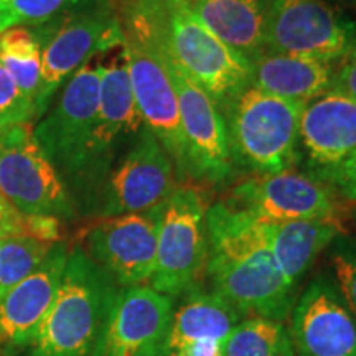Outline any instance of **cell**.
<instances>
[{
	"label": "cell",
	"instance_id": "obj_34",
	"mask_svg": "<svg viewBox=\"0 0 356 356\" xmlns=\"http://www.w3.org/2000/svg\"><path fill=\"white\" fill-rule=\"evenodd\" d=\"M325 2H328V3H332V6L338 7V6H351V3H355L356 0H325Z\"/></svg>",
	"mask_w": 356,
	"mask_h": 356
},
{
	"label": "cell",
	"instance_id": "obj_6",
	"mask_svg": "<svg viewBox=\"0 0 356 356\" xmlns=\"http://www.w3.org/2000/svg\"><path fill=\"white\" fill-rule=\"evenodd\" d=\"M144 119L134 97L122 53L109 65H101L99 104L79 177L70 197L76 213L91 216L97 195L111 168L137 139Z\"/></svg>",
	"mask_w": 356,
	"mask_h": 356
},
{
	"label": "cell",
	"instance_id": "obj_18",
	"mask_svg": "<svg viewBox=\"0 0 356 356\" xmlns=\"http://www.w3.org/2000/svg\"><path fill=\"white\" fill-rule=\"evenodd\" d=\"M299 145L310 175L322 181L356 152V101L328 91L307 102L300 114Z\"/></svg>",
	"mask_w": 356,
	"mask_h": 356
},
{
	"label": "cell",
	"instance_id": "obj_30",
	"mask_svg": "<svg viewBox=\"0 0 356 356\" xmlns=\"http://www.w3.org/2000/svg\"><path fill=\"white\" fill-rule=\"evenodd\" d=\"M322 181L330 186L338 197L356 202V152L345 163L323 177Z\"/></svg>",
	"mask_w": 356,
	"mask_h": 356
},
{
	"label": "cell",
	"instance_id": "obj_1",
	"mask_svg": "<svg viewBox=\"0 0 356 356\" xmlns=\"http://www.w3.org/2000/svg\"><path fill=\"white\" fill-rule=\"evenodd\" d=\"M204 279L244 315L286 322L299 292L289 286L270 248L264 221L231 202L207 210Z\"/></svg>",
	"mask_w": 356,
	"mask_h": 356
},
{
	"label": "cell",
	"instance_id": "obj_36",
	"mask_svg": "<svg viewBox=\"0 0 356 356\" xmlns=\"http://www.w3.org/2000/svg\"><path fill=\"white\" fill-rule=\"evenodd\" d=\"M351 221H353V225H355V228H356V208L353 211H351Z\"/></svg>",
	"mask_w": 356,
	"mask_h": 356
},
{
	"label": "cell",
	"instance_id": "obj_4",
	"mask_svg": "<svg viewBox=\"0 0 356 356\" xmlns=\"http://www.w3.org/2000/svg\"><path fill=\"white\" fill-rule=\"evenodd\" d=\"M305 104L248 86L225 106L234 167L257 175L292 170L299 159V124Z\"/></svg>",
	"mask_w": 356,
	"mask_h": 356
},
{
	"label": "cell",
	"instance_id": "obj_14",
	"mask_svg": "<svg viewBox=\"0 0 356 356\" xmlns=\"http://www.w3.org/2000/svg\"><path fill=\"white\" fill-rule=\"evenodd\" d=\"M163 204L147 211L99 218L83 233V251L119 287H136L149 282L157 254V234Z\"/></svg>",
	"mask_w": 356,
	"mask_h": 356
},
{
	"label": "cell",
	"instance_id": "obj_11",
	"mask_svg": "<svg viewBox=\"0 0 356 356\" xmlns=\"http://www.w3.org/2000/svg\"><path fill=\"white\" fill-rule=\"evenodd\" d=\"M0 193L24 215L76 218L60 175L33 137L32 124L0 132Z\"/></svg>",
	"mask_w": 356,
	"mask_h": 356
},
{
	"label": "cell",
	"instance_id": "obj_31",
	"mask_svg": "<svg viewBox=\"0 0 356 356\" xmlns=\"http://www.w3.org/2000/svg\"><path fill=\"white\" fill-rule=\"evenodd\" d=\"M330 91L341 92L356 101V48L337 63Z\"/></svg>",
	"mask_w": 356,
	"mask_h": 356
},
{
	"label": "cell",
	"instance_id": "obj_16",
	"mask_svg": "<svg viewBox=\"0 0 356 356\" xmlns=\"http://www.w3.org/2000/svg\"><path fill=\"white\" fill-rule=\"evenodd\" d=\"M289 332L299 356H356V318L330 274H317L299 293Z\"/></svg>",
	"mask_w": 356,
	"mask_h": 356
},
{
	"label": "cell",
	"instance_id": "obj_3",
	"mask_svg": "<svg viewBox=\"0 0 356 356\" xmlns=\"http://www.w3.org/2000/svg\"><path fill=\"white\" fill-rule=\"evenodd\" d=\"M121 289L81 246L70 249L56 299L24 356H95Z\"/></svg>",
	"mask_w": 356,
	"mask_h": 356
},
{
	"label": "cell",
	"instance_id": "obj_37",
	"mask_svg": "<svg viewBox=\"0 0 356 356\" xmlns=\"http://www.w3.org/2000/svg\"><path fill=\"white\" fill-rule=\"evenodd\" d=\"M186 2H195V0H186Z\"/></svg>",
	"mask_w": 356,
	"mask_h": 356
},
{
	"label": "cell",
	"instance_id": "obj_22",
	"mask_svg": "<svg viewBox=\"0 0 356 356\" xmlns=\"http://www.w3.org/2000/svg\"><path fill=\"white\" fill-rule=\"evenodd\" d=\"M173 307L167 356L177 355L184 346L198 340L225 341L236 325L248 318L238 307L213 289H193L181 296Z\"/></svg>",
	"mask_w": 356,
	"mask_h": 356
},
{
	"label": "cell",
	"instance_id": "obj_25",
	"mask_svg": "<svg viewBox=\"0 0 356 356\" xmlns=\"http://www.w3.org/2000/svg\"><path fill=\"white\" fill-rule=\"evenodd\" d=\"M296 348L284 322L248 317L222 341L225 356H293Z\"/></svg>",
	"mask_w": 356,
	"mask_h": 356
},
{
	"label": "cell",
	"instance_id": "obj_19",
	"mask_svg": "<svg viewBox=\"0 0 356 356\" xmlns=\"http://www.w3.org/2000/svg\"><path fill=\"white\" fill-rule=\"evenodd\" d=\"M68 256L65 241L53 244L42 264L0 297V346L25 350L32 343L56 299Z\"/></svg>",
	"mask_w": 356,
	"mask_h": 356
},
{
	"label": "cell",
	"instance_id": "obj_35",
	"mask_svg": "<svg viewBox=\"0 0 356 356\" xmlns=\"http://www.w3.org/2000/svg\"><path fill=\"white\" fill-rule=\"evenodd\" d=\"M3 32V3L0 0V33Z\"/></svg>",
	"mask_w": 356,
	"mask_h": 356
},
{
	"label": "cell",
	"instance_id": "obj_23",
	"mask_svg": "<svg viewBox=\"0 0 356 356\" xmlns=\"http://www.w3.org/2000/svg\"><path fill=\"white\" fill-rule=\"evenodd\" d=\"M275 262L293 291L338 234H346L338 218L266 222Z\"/></svg>",
	"mask_w": 356,
	"mask_h": 356
},
{
	"label": "cell",
	"instance_id": "obj_32",
	"mask_svg": "<svg viewBox=\"0 0 356 356\" xmlns=\"http://www.w3.org/2000/svg\"><path fill=\"white\" fill-rule=\"evenodd\" d=\"M173 356H225L222 355V341L211 340V338L193 341Z\"/></svg>",
	"mask_w": 356,
	"mask_h": 356
},
{
	"label": "cell",
	"instance_id": "obj_20",
	"mask_svg": "<svg viewBox=\"0 0 356 356\" xmlns=\"http://www.w3.org/2000/svg\"><path fill=\"white\" fill-rule=\"evenodd\" d=\"M195 17L251 66L266 53V0H195Z\"/></svg>",
	"mask_w": 356,
	"mask_h": 356
},
{
	"label": "cell",
	"instance_id": "obj_17",
	"mask_svg": "<svg viewBox=\"0 0 356 356\" xmlns=\"http://www.w3.org/2000/svg\"><path fill=\"white\" fill-rule=\"evenodd\" d=\"M338 195L307 173L287 170L236 185L231 202L264 222L338 218Z\"/></svg>",
	"mask_w": 356,
	"mask_h": 356
},
{
	"label": "cell",
	"instance_id": "obj_33",
	"mask_svg": "<svg viewBox=\"0 0 356 356\" xmlns=\"http://www.w3.org/2000/svg\"><path fill=\"white\" fill-rule=\"evenodd\" d=\"M22 213L12 207L0 193V236H13L17 233Z\"/></svg>",
	"mask_w": 356,
	"mask_h": 356
},
{
	"label": "cell",
	"instance_id": "obj_2",
	"mask_svg": "<svg viewBox=\"0 0 356 356\" xmlns=\"http://www.w3.org/2000/svg\"><path fill=\"white\" fill-rule=\"evenodd\" d=\"M165 22L163 0H131L121 19L129 79L145 127L157 137L180 180L188 177L178 97L163 61L160 40Z\"/></svg>",
	"mask_w": 356,
	"mask_h": 356
},
{
	"label": "cell",
	"instance_id": "obj_28",
	"mask_svg": "<svg viewBox=\"0 0 356 356\" xmlns=\"http://www.w3.org/2000/svg\"><path fill=\"white\" fill-rule=\"evenodd\" d=\"M33 119H38L33 101L0 63V132L22 124H32Z\"/></svg>",
	"mask_w": 356,
	"mask_h": 356
},
{
	"label": "cell",
	"instance_id": "obj_8",
	"mask_svg": "<svg viewBox=\"0 0 356 356\" xmlns=\"http://www.w3.org/2000/svg\"><path fill=\"white\" fill-rule=\"evenodd\" d=\"M163 37L168 53L211 96L218 108H225L249 86L251 66L195 17L186 0H163Z\"/></svg>",
	"mask_w": 356,
	"mask_h": 356
},
{
	"label": "cell",
	"instance_id": "obj_13",
	"mask_svg": "<svg viewBox=\"0 0 356 356\" xmlns=\"http://www.w3.org/2000/svg\"><path fill=\"white\" fill-rule=\"evenodd\" d=\"M177 186V173L157 137L149 127L111 168L97 195L91 216L113 218L129 213L147 211L165 203Z\"/></svg>",
	"mask_w": 356,
	"mask_h": 356
},
{
	"label": "cell",
	"instance_id": "obj_9",
	"mask_svg": "<svg viewBox=\"0 0 356 356\" xmlns=\"http://www.w3.org/2000/svg\"><path fill=\"white\" fill-rule=\"evenodd\" d=\"M266 53L338 63L356 48V25L325 0H266Z\"/></svg>",
	"mask_w": 356,
	"mask_h": 356
},
{
	"label": "cell",
	"instance_id": "obj_12",
	"mask_svg": "<svg viewBox=\"0 0 356 356\" xmlns=\"http://www.w3.org/2000/svg\"><path fill=\"white\" fill-rule=\"evenodd\" d=\"M160 48L178 97L188 177L208 185L225 184L234 172L225 115L211 96L175 63L163 32Z\"/></svg>",
	"mask_w": 356,
	"mask_h": 356
},
{
	"label": "cell",
	"instance_id": "obj_10",
	"mask_svg": "<svg viewBox=\"0 0 356 356\" xmlns=\"http://www.w3.org/2000/svg\"><path fill=\"white\" fill-rule=\"evenodd\" d=\"M101 65L86 63L71 76L53 108L38 119L33 137L66 190L81 172L99 104Z\"/></svg>",
	"mask_w": 356,
	"mask_h": 356
},
{
	"label": "cell",
	"instance_id": "obj_26",
	"mask_svg": "<svg viewBox=\"0 0 356 356\" xmlns=\"http://www.w3.org/2000/svg\"><path fill=\"white\" fill-rule=\"evenodd\" d=\"M51 248L29 236H0V297L29 277Z\"/></svg>",
	"mask_w": 356,
	"mask_h": 356
},
{
	"label": "cell",
	"instance_id": "obj_7",
	"mask_svg": "<svg viewBox=\"0 0 356 356\" xmlns=\"http://www.w3.org/2000/svg\"><path fill=\"white\" fill-rule=\"evenodd\" d=\"M207 203L195 186H175L163 204L150 287L170 299L202 287L208 261Z\"/></svg>",
	"mask_w": 356,
	"mask_h": 356
},
{
	"label": "cell",
	"instance_id": "obj_29",
	"mask_svg": "<svg viewBox=\"0 0 356 356\" xmlns=\"http://www.w3.org/2000/svg\"><path fill=\"white\" fill-rule=\"evenodd\" d=\"M73 0H2L3 32L12 26H37L63 12Z\"/></svg>",
	"mask_w": 356,
	"mask_h": 356
},
{
	"label": "cell",
	"instance_id": "obj_27",
	"mask_svg": "<svg viewBox=\"0 0 356 356\" xmlns=\"http://www.w3.org/2000/svg\"><path fill=\"white\" fill-rule=\"evenodd\" d=\"M327 256L333 282L356 318V239L348 234H338L327 248Z\"/></svg>",
	"mask_w": 356,
	"mask_h": 356
},
{
	"label": "cell",
	"instance_id": "obj_15",
	"mask_svg": "<svg viewBox=\"0 0 356 356\" xmlns=\"http://www.w3.org/2000/svg\"><path fill=\"white\" fill-rule=\"evenodd\" d=\"M173 307V299L150 286L121 289L95 356H167Z\"/></svg>",
	"mask_w": 356,
	"mask_h": 356
},
{
	"label": "cell",
	"instance_id": "obj_21",
	"mask_svg": "<svg viewBox=\"0 0 356 356\" xmlns=\"http://www.w3.org/2000/svg\"><path fill=\"white\" fill-rule=\"evenodd\" d=\"M337 63L264 53L251 63L249 86L291 102L307 104L332 89Z\"/></svg>",
	"mask_w": 356,
	"mask_h": 356
},
{
	"label": "cell",
	"instance_id": "obj_5",
	"mask_svg": "<svg viewBox=\"0 0 356 356\" xmlns=\"http://www.w3.org/2000/svg\"><path fill=\"white\" fill-rule=\"evenodd\" d=\"M42 44V95L38 119L65 81L96 53L124 43L121 17L111 0H73L51 20L33 26Z\"/></svg>",
	"mask_w": 356,
	"mask_h": 356
},
{
	"label": "cell",
	"instance_id": "obj_24",
	"mask_svg": "<svg viewBox=\"0 0 356 356\" xmlns=\"http://www.w3.org/2000/svg\"><path fill=\"white\" fill-rule=\"evenodd\" d=\"M0 63L33 101L38 118L42 95V44L33 26H12L0 33Z\"/></svg>",
	"mask_w": 356,
	"mask_h": 356
}]
</instances>
